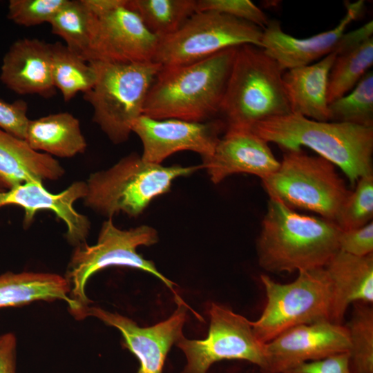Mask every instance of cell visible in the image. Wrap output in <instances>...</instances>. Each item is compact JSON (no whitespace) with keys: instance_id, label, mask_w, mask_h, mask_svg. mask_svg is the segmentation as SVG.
Instances as JSON below:
<instances>
[{"instance_id":"cell-1","label":"cell","mask_w":373,"mask_h":373,"mask_svg":"<svg viewBox=\"0 0 373 373\" xmlns=\"http://www.w3.org/2000/svg\"><path fill=\"white\" fill-rule=\"evenodd\" d=\"M341 230L334 221L269 198L256 243L259 265L274 273L324 267L339 250Z\"/></svg>"},{"instance_id":"cell-2","label":"cell","mask_w":373,"mask_h":373,"mask_svg":"<svg viewBox=\"0 0 373 373\" xmlns=\"http://www.w3.org/2000/svg\"><path fill=\"white\" fill-rule=\"evenodd\" d=\"M236 48L193 63L162 66L149 91L143 115L158 119L212 120L219 115Z\"/></svg>"},{"instance_id":"cell-3","label":"cell","mask_w":373,"mask_h":373,"mask_svg":"<svg viewBox=\"0 0 373 373\" xmlns=\"http://www.w3.org/2000/svg\"><path fill=\"white\" fill-rule=\"evenodd\" d=\"M251 130L281 149H312L338 166L352 185L373 173V127L320 122L290 113L259 122Z\"/></svg>"},{"instance_id":"cell-4","label":"cell","mask_w":373,"mask_h":373,"mask_svg":"<svg viewBox=\"0 0 373 373\" xmlns=\"http://www.w3.org/2000/svg\"><path fill=\"white\" fill-rule=\"evenodd\" d=\"M283 71L262 48L237 47L219 112L226 128L251 129L262 121L291 113Z\"/></svg>"},{"instance_id":"cell-5","label":"cell","mask_w":373,"mask_h":373,"mask_svg":"<svg viewBox=\"0 0 373 373\" xmlns=\"http://www.w3.org/2000/svg\"><path fill=\"white\" fill-rule=\"evenodd\" d=\"M202 168V164L164 166L132 153L111 167L89 175L85 181L84 204L108 218L119 213L136 217L155 198L169 192L175 179Z\"/></svg>"},{"instance_id":"cell-6","label":"cell","mask_w":373,"mask_h":373,"mask_svg":"<svg viewBox=\"0 0 373 373\" xmlns=\"http://www.w3.org/2000/svg\"><path fill=\"white\" fill-rule=\"evenodd\" d=\"M90 63L96 79L84 99L93 107V121L113 144L125 142L133 123L143 115L149 91L162 66L153 61Z\"/></svg>"},{"instance_id":"cell-7","label":"cell","mask_w":373,"mask_h":373,"mask_svg":"<svg viewBox=\"0 0 373 373\" xmlns=\"http://www.w3.org/2000/svg\"><path fill=\"white\" fill-rule=\"evenodd\" d=\"M282 150L278 169L261 180L269 198L336 222L351 192L336 166L319 155L305 153L302 148Z\"/></svg>"},{"instance_id":"cell-8","label":"cell","mask_w":373,"mask_h":373,"mask_svg":"<svg viewBox=\"0 0 373 373\" xmlns=\"http://www.w3.org/2000/svg\"><path fill=\"white\" fill-rule=\"evenodd\" d=\"M157 241V233L150 226L120 229L114 224L112 218H108L102 223L95 245H89L86 242L75 247L65 276L70 288V298L84 312L90 303L86 294L88 279L96 272L111 266L146 271L173 289L174 283L157 270L153 262L145 259L137 251L140 246H151Z\"/></svg>"},{"instance_id":"cell-9","label":"cell","mask_w":373,"mask_h":373,"mask_svg":"<svg viewBox=\"0 0 373 373\" xmlns=\"http://www.w3.org/2000/svg\"><path fill=\"white\" fill-rule=\"evenodd\" d=\"M291 283L280 284L261 275L267 303L260 318L251 321L258 340L266 343L293 327L331 321L332 287L325 267L300 270Z\"/></svg>"},{"instance_id":"cell-10","label":"cell","mask_w":373,"mask_h":373,"mask_svg":"<svg viewBox=\"0 0 373 373\" xmlns=\"http://www.w3.org/2000/svg\"><path fill=\"white\" fill-rule=\"evenodd\" d=\"M263 30L212 11H197L173 34L160 39L153 61L162 66L193 63L220 51L250 44L262 48Z\"/></svg>"},{"instance_id":"cell-11","label":"cell","mask_w":373,"mask_h":373,"mask_svg":"<svg viewBox=\"0 0 373 373\" xmlns=\"http://www.w3.org/2000/svg\"><path fill=\"white\" fill-rule=\"evenodd\" d=\"M210 325L203 340H189L183 335L175 343L184 352L186 364L182 373H207L215 362L245 360L265 367V344L256 337L251 321L229 308L212 303Z\"/></svg>"},{"instance_id":"cell-12","label":"cell","mask_w":373,"mask_h":373,"mask_svg":"<svg viewBox=\"0 0 373 373\" xmlns=\"http://www.w3.org/2000/svg\"><path fill=\"white\" fill-rule=\"evenodd\" d=\"M126 3V0L105 13L92 14L86 61L127 64L153 61L160 39Z\"/></svg>"},{"instance_id":"cell-13","label":"cell","mask_w":373,"mask_h":373,"mask_svg":"<svg viewBox=\"0 0 373 373\" xmlns=\"http://www.w3.org/2000/svg\"><path fill=\"white\" fill-rule=\"evenodd\" d=\"M350 339L345 325L329 321L289 328L265 344L264 373H289L307 362L349 353Z\"/></svg>"},{"instance_id":"cell-14","label":"cell","mask_w":373,"mask_h":373,"mask_svg":"<svg viewBox=\"0 0 373 373\" xmlns=\"http://www.w3.org/2000/svg\"><path fill=\"white\" fill-rule=\"evenodd\" d=\"M224 128L222 119L195 122L173 118L158 119L142 115L133 123L132 132L142 142V157L161 164L181 151L195 152L202 160L210 157Z\"/></svg>"},{"instance_id":"cell-15","label":"cell","mask_w":373,"mask_h":373,"mask_svg":"<svg viewBox=\"0 0 373 373\" xmlns=\"http://www.w3.org/2000/svg\"><path fill=\"white\" fill-rule=\"evenodd\" d=\"M175 298L177 308L173 314L151 327H141L126 316L98 307L88 306L84 311V318H97L120 332L124 346L140 361L137 373H162L169 351L183 335L182 327L186 318L184 303L178 295Z\"/></svg>"},{"instance_id":"cell-16","label":"cell","mask_w":373,"mask_h":373,"mask_svg":"<svg viewBox=\"0 0 373 373\" xmlns=\"http://www.w3.org/2000/svg\"><path fill=\"white\" fill-rule=\"evenodd\" d=\"M86 192L85 181L74 182L59 193H52L46 190L41 182L30 181L7 191L0 190V208L6 205L22 208L24 227L31 224L39 211H52L66 224V238L75 247L86 242L90 229L88 218L74 207V203L79 199L83 200Z\"/></svg>"},{"instance_id":"cell-17","label":"cell","mask_w":373,"mask_h":373,"mask_svg":"<svg viewBox=\"0 0 373 373\" xmlns=\"http://www.w3.org/2000/svg\"><path fill=\"white\" fill-rule=\"evenodd\" d=\"M364 6L361 0L345 3V15L334 28L307 38L294 37L284 32L279 21L269 20L262 32V48L283 70L311 64L336 51L345 30L362 14Z\"/></svg>"},{"instance_id":"cell-18","label":"cell","mask_w":373,"mask_h":373,"mask_svg":"<svg viewBox=\"0 0 373 373\" xmlns=\"http://www.w3.org/2000/svg\"><path fill=\"white\" fill-rule=\"evenodd\" d=\"M220 137L213 154L202 160L212 182L218 184L237 173H247L261 180L274 173L280 165L269 143L251 129L228 128Z\"/></svg>"},{"instance_id":"cell-19","label":"cell","mask_w":373,"mask_h":373,"mask_svg":"<svg viewBox=\"0 0 373 373\" xmlns=\"http://www.w3.org/2000/svg\"><path fill=\"white\" fill-rule=\"evenodd\" d=\"M51 55V44L38 39H18L3 58L0 80L19 95L52 97L56 88L52 79Z\"/></svg>"},{"instance_id":"cell-20","label":"cell","mask_w":373,"mask_h":373,"mask_svg":"<svg viewBox=\"0 0 373 373\" xmlns=\"http://www.w3.org/2000/svg\"><path fill=\"white\" fill-rule=\"evenodd\" d=\"M324 267L332 287V322L341 324L351 303H372L373 254L359 257L338 250Z\"/></svg>"},{"instance_id":"cell-21","label":"cell","mask_w":373,"mask_h":373,"mask_svg":"<svg viewBox=\"0 0 373 373\" xmlns=\"http://www.w3.org/2000/svg\"><path fill=\"white\" fill-rule=\"evenodd\" d=\"M65 173L52 156L33 150L22 139L0 128V190L30 181H54Z\"/></svg>"},{"instance_id":"cell-22","label":"cell","mask_w":373,"mask_h":373,"mask_svg":"<svg viewBox=\"0 0 373 373\" xmlns=\"http://www.w3.org/2000/svg\"><path fill=\"white\" fill-rule=\"evenodd\" d=\"M336 57L333 52L314 64L291 68L283 74L291 113L329 122L328 77Z\"/></svg>"},{"instance_id":"cell-23","label":"cell","mask_w":373,"mask_h":373,"mask_svg":"<svg viewBox=\"0 0 373 373\" xmlns=\"http://www.w3.org/2000/svg\"><path fill=\"white\" fill-rule=\"evenodd\" d=\"M65 277L57 274L23 271L0 275V309L35 301L64 300L76 319L82 320L84 309L70 296Z\"/></svg>"},{"instance_id":"cell-24","label":"cell","mask_w":373,"mask_h":373,"mask_svg":"<svg viewBox=\"0 0 373 373\" xmlns=\"http://www.w3.org/2000/svg\"><path fill=\"white\" fill-rule=\"evenodd\" d=\"M24 140L35 151L62 158L83 153L87 148L79 119L67 112L30 119Z\"/></svg>"},{"instance_id":"cell-25","label":"cell","mask_w":373,"mask_h":373,"mask_svg":"<svg viewBox=\"0 0 373 373\" xmlns=\"http://www.w3.org/2000/svg\"><path fill=\"white\" fill-rule=\"evenodd\" d=\"M126 6L159 39L175 32L197 12V0H126Z\"/></svg>"},{"instance_id":"cell-26","label":"cell","mask_w":373,"mask_h":373,"mask_svg":"<svg viewBox=\"0 0 373 373\" xmlns=\"http://www.w3.org/2000/svg\"><path fill=\"white\" fill-rule=\"evenodd\" d=\"M51 73L53 84L65 102L79 92L85 93L94 85V66L61 42L51 44Z\"/></svg>"},{"instance_id":"cell-27","label":"cell","mask_w":373,"mask_h":373,"mask_svg":"<svg viewBox=\"0 0 373 373\" xmlns=\"http://www.w3.org/2000/svg\"><path fill=\"white\" fill-rule=\"evenodd\" d=\"M372 64L373 37L336 55L328 77V104L351 91Z\"/></svg>"},{"instance_id":"cell-28","label":"cell","mask_w":373,"mask_h":373,"mask_svg":"<svg viewBox=\"0 0 373 373\" xmlns=\"http://www.w3.org/2000/svg\"><path fill=\"white\" fill-rule=\"evenodd\" d=\"M93 15L83 0H68L50 20L52 32L85 61L89 49Z\"/></svg>"},{"instance_id":"cell-29","label":"cell","mask_w":373,"mask_h":373,"mask_svg":"<svg viewBox=\"0 0 373 373\" xmlns=\"http://www.w3.org/2000/svg\"><path fill=\"white\" fill-rule=\"evenodd\" d=\"M329 122L373 127V73L369 70L354 88L328 104Z\"/></svg>"},{"instance_id":"cell-30","label":"cell","mask_w":373,"mask_h":373,"mask_svg":"<svg viewBox=\"0 0 373 373\" xmlns=\"http://www.w3.org/2000/svg\"><path fill=\"white\" fill-rule=\"evenodd\" d=\"M350 335V365L352 373H373V309L356 303L345 325Z\"/></svg>"},{"instance_id":"cell-31","label":"cell","mask_w":373,"mask_h":373,"mask_svg":"<svg viewBox=\"0 0 373 373\" xmlns=\"http://www.w3.org/2000/svg\"><path fill=\"white\" fill-rule=\"evenodd\" d=\"M344 202L336 223L341 230L364 226L373 218V173L360 178Z\"/></svg>"},{"instance_id":"cell-32","label":"cell","mask_w":373,"mask_h":373,"mask_svg":"<svg viewBox=\"0 0 373 373\" xmlns=\"http://www.w3.org/2000/svg\"><path fill=\"white\" fill-rule=\"evenodd\" d=\"M68 0H10L8 19L15 23L30 27L49 23Z\"/></svg>"},{"instance_id":"cell-33","label":"cell","mask_w":373,"mask_h":373,"mask_svg":"<svg viewBox=\"0 0 373 373\" xmlns=\"http://www.w3.org/2000/svg\"><path fill=\"white\" fill-rule=\"evenodd\" d=\"M197 11H212L250 22L262 30L270 19L250 0H197Z\"/></svg>"},{"instance_id":"cell-34","label":"cell","mask_w":373,"mask_h":373,"mask_svg":"<svg viewBox=\"0 0 373 373\" xmlns=\"http://www.w3.org/2000/svg\"><path fill=\"white\" fill-rule=\"evenodd\" d=\"M338 249L355 256H366L373 254V222L361 227L341 230Z\"/></svg>"},{"instance_id":"cell-35","label":"cell","mask_w":373,"mask_h":373,"mask_svg":"<svg viewBox=\"0 0 373 373\" xmlns=\"http://www.w3.org/2000/svg\"><path fill=\"white\" fill-rule=\"evenodd\" d=\"M27 111L28 105L23 100L7 102L0 99V128L24 140L30 120Z\"/></svg>"},{"instance_id":"cell-36","label":"cell","mask_w":373,"mask_h":373,"mask_svg":"<svg viewBox=\"0 0 373 373\" xmlns=\"http://www.w3.org/2000/svg\"><path fill=\"white\" fill-rule=\"evenodd\" d=\"M289 373H352L349 353L334 355L326 358L304 363Z\"/></svg>"},{"instance_id":"cell-37","label":"cell","mask_w":373,"mask_h":373,"mask_svg":"<svg viewBox=\"0 0 373 373\" xmlns=\"http://www.w3.org/2000/svg\"><path fill=\"white\" fill-rule=\"evenodd\" d=\"M17 339L8 332L0 335V373H16Z\"/></svg>"},{"instance_id":"cell-38","label":"cell","mask_w":373,"mask_h":373,"mask_svg":"<svg viewBox=\"0 0 373 373\" xmlns=\"http://www.w3.org/2000/svg\"><path fill=\"white\" fill-rule=\"evenodd\" d=\"M93 15H99L123 5L126 0H83Z\"/></svg>"}]
</instances>
